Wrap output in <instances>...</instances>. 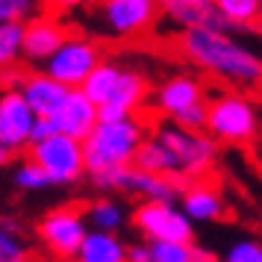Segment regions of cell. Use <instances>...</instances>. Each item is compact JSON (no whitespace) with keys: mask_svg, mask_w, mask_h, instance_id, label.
I'll list each match as a JSON object with an SVG mask.
<instances>
[{"mask_svg":"<svg viewBox=\"0 0 262 262\" xmlns=\"http://www.w3.org/2000/svg\"><path fill=\"white\" fill-rule=\"evenodd\" d=\"M177 50L186 62L236 92L262 89V53L218 27H186L177 36Z\"/></svg>","mask_w":262,"mask_h":262,"instance_id":"obj_1","label":"cell"},{"mask_svg":"<svg viewBox=\"0 0 262 262\" xmlns=\"http://www.w3.org/2000/svg\"><path fill=\"white\" fill-rule=\"evenodd\" d=\"M147 139V121L139 115L121 121H97V127L83 139L85 171H106V168L133 165L142 142Z\"/></svg>","mask_w":262,"mask_h":262,"instance_id":"obj_2","label":"cell"},{"mask_svg":"<svg viewBox=\"0 0 262 262\" xmlns=\"http://www.w3.org/2000/svg\"><path fill=\"white\" fill-rule=\"evenodd\" d=\"M150 136L171 154L177 180L191 183V180H203L212 174L218 162V142L206 130H186L174 121H159Z\"/></svg>","mask_w":262,"mask_h":262,"instance_id":"obj_3","label":"cell"},{"mask_svg":"<svg viewBox=\"0 0 262 262\" xmlns=\"http://www.w3.org/2000/svg\"><path fill=\"white\" fill-rule=\"evenodd\" d=\"M206 133L218 144H248L259 136V112L245 92H221L206 103Z\"/></svg>","mask_w":262,"mask_h":262,"instance_id":"obj_4","label":"cell"},{"mask_svg":"<svg viewBox=\"0 0 262 262\" xmlns=\"http://www.w3.org/2000/svg\"><path fill=\"white\" fill-rule=\"evenodd\" d=\"M30 156L50 183L56 186H68L85 174V154H83V142H77L71 136L53 133L45 142L30 144Z\"/></svg>","mask_w":262,"mask_h":262,"instance_id":"obj_5","label":"cell"},{"mask_svg":"<svg viewBox=\"0 0 262 262\" xmlns=\"http://www.w3.org/2000/svg\"><path fill=\"white\" fill-rule=\"evenodd\" d=\"M133 224L144 242H194V221L177 203L142 201L133 209Z\"/></svg>","mask_w":262,"mask_h":262,"instance_id":"obj_6","label":"cell"},{"mask_svg":"<svg viewBox=\"0 0 262 262\" xmlns=\"http://www.w3.org/2000/svg\"><path fill=\"white\" fill-rule=\"evenodd\" d=\"M156 0H100L97 21L112 38H142L159 21Z\"/></svg>","mask_w":262,"mask_h":262,"instance_id":"obj_7","label":"cell"},{"mask_svg":"<svg viewBox=\"0 0 262 262\" xmlns=\"http://www.w3.org/2000/svg\"><path fill=\"white\" fill-rule=\"evenodd\" d=\"M85 236H89V221L80 206L50 209L38 221V238L56 259H74Z\"/></svg>","mask_w":262,"mask_h":262,"instance_id":"obj_8","label":"cell"},{"mask_svg":"<svg viewBox=\"0 0 262 262\" xmlns=\"http://www.w3.org/2000/svg\"><path fill=\"white\" fill-rule=\"evenodd\" d=\"M100 62H103V53L97 48V41L85 36H68L59 45V50L48 59V74L68 89H80Z\"/></svg>","mask_w":262,"mask_h":262,"instance_id":"obj_9","label":"cell"},{"mask_svg":"<svg viewBox=\"0 0 262 262\" xmlns=\"http://www.w3.org/2000/svg\"><path fill=\"white\" fill-rule=\"evenodd\" d=\"M201 100H206V85L194 74H171L154 92V109L168 121H174L180 112H186Z\"/></svg>","mask_w":262,"mask_h":262,"instance_id":"obj_10","label":"cell"},{"mask_svg":"<svg viewBox=\"0 0 262 262\" xmlns=\"http://www.w3.org/2000/svg\"><path fill=\"white\" fill-rule=\"evenodd\" d=\"M36 124V112L27 106L21 92H6L0 95V144L9 150H21L30 144V133Z\"/></svg>","mask_w":262,"mask_h":262,"instance_id":"obj_11","label":"cell"},{"mask_svg":"<svg viewBox=\"0 0 262 262\" xmlns=\"http://www.w3.org/2000/svg\"><path fill=\"white\" fill-rule=\"evenodd\" d=\"M180 209L189 215L194 224H215L227 215V201L221 189L209 180H191L180 191Z\"/></svg>","mask_w":262,"mask_h":262,"instance_id":"obj_12","label":"cell"},{"mask_svg":"<svg viewBox=\"0 0 262 262\" xmlns=\"http://www.w3.org/2000/svg\"><path fill=\"white\" fill-rule=\"evenodd\" d=\"M50 118L56 124V133L83 142L85 136L97 127V106L80 92V89H71L68 97L62 100V106L56 109Z\"/></svg>","mask_w":262,"mask_h":262,"instance_id":"obj_13","label":"cell"},{"mask_svg":"<svg viewBox=\"0 0 262 262\" xmlns=\"http://www.w3.org/2000/svg\"><path fill=\"white\" fill-rule=\"evenodd\" d=\"M18 92L27 100V106L36 112V118H50L56 109L62 106V100L68 97V85H62L59 80H53L48 71L45 74H24L18 80Z\"/></svg>","mask_w":262,"mask_h":262,"instance_id":"obj_14","label":"cell"},{"mask_svg":"<svg viewBox=\"0 0 262 262\" xmlns=\"http://www.w3.org/2000/svg\"><path fill=\"white\" fill-rule=\"evenodd\" d=\"M65 38L68 30L56 18H36L24 27V56L30 62H48Z\"/></svg>","mask_w":262,"mask_h":262,"instance_id":"obj_15","label":"cell"},{"mask_svg":"<svg viewBox=\"0 0 262 262\" xmlns=\"http://www.w3.org/2000/svg\"><path fill=\"white\" fill-rule=\"evenodd\" d=\"M156 3H159V12L165 15L171 24L183 27V30L186 27H218V30H227L212 6H198L191 0H156Z\"/></svg>","mask_w":262,"mask_h":262,"instance_id":"obj_16","label":"cell"},{"mask_svg":"<svg viewBox=\"0 0 262 262\" xmlns=\"http://www.w3.org/2000/svg\"><path fill=\"white\" fill-rule=\"evenodd\" d=\"M74 262H127V245L121 242L118 233L89 230Z\"/></svg>","mask_w":262,"mask_h":262,"instance_id":"obj_17","label":"cell"},{"mask_svg":"<svg viewBox=\"0 0 262 262\" xmlns=\"http://www.w3.org/2000/svg\"><path fill=\"white\" fill-rule=\"evenodd\" d=\"M147 92H150V85H147V77H144L142 71H136V68H121L118 85H115V95L109 100V106H118V109H124V112L136 115V112L144 106ZM103 106H106V103H103Z\"/></svg>","mask_w":262,"mask_h":262,"instance_id":"obj_18","label":"cell"},{"mask_svg":"<svg viewBox=\"0 0 262 262\" xmlns=\"http://www.w3.org/2000/svg\"><path fill=\"white\" fill-rule=\"evenodd\" d=\"M118 77H121V65H118V62L103 59L95 71L85 77V83L80 85V92H83V95L95 103V106H103V103H109V100H112V95H115Z\"/></svg>","mask_w":262,"mask_h":262,"instance_id":"obj_19","label":"cell"},{"mask_svg":"<svg viewBox=\"0 0 262 262\" xmlns=\"http://www.w3.org/2000/svg\"><path fill=\"white\" fill-rule=\"evenodd\" d=\"M212 9L227 30H250L259 21L262 0H212Z\"/></svg>","mask_w":262,"mask_h":262,"instance_id":"obj_20","label":"cell"},{"mask_svg":"<svg viewBox=\"0 0 262 262\" xmlns=\"http://www.w3.org/2000/svg\"><path fill=\"white\" fill-rule=\"evenodd\" d=\"M150 262H209L212 253L194 242H147Z\"/></svg>","mask_w":262,"mask_h":262,"instance_id":"obj_21","label":"cell"},{"mask_svg":"<svg viewBox=\"0 0 262 262\" xmlns=\"http://www.w3.org/2000/svg\"><path fill=\"white\" fill-rule=\"evenodd\" d=\"M133 165L142 168V171H150V174H162V177H174L177 180V168H174V159L162 144L156 142L154 136H147L139 147V154L133 159Z\"/></svg>","mask_w":262,"mask_h":262,"instance_id":"obj_22","label":"cell"},{"mask_svg":"<svg viewBox=\"0 0 262 262\" xmlns=\"http://www.w3.org/2000/svg\"><path fill=\"white\" fill-rule=\"evenodd\" d=\"M85 221L95 230H103V233H118L124 221H127V209L121 206L118 201H109V198H100V201L89 203L85 209Z\"/></svg>","mask_w":262,"mask_h":262,"instance_id":"obj_23","label":"cell"},{"mask_svg":"<svg viewBox=\"0 0 262 262\" xmlns=\"http://www.w3.org/2000/svg\"><path fill=\"white\" fill-rule=\"evenodd\" d=\"M21 53H24V27L0 24V74L15 71Z\"/></svg>","mask_w":262,"mask_h":262,"instance_id":"obj_24","label":"cell"},{"mask_svg":"<svg viewBox=\"0 0 262 262\" xmlns=\"http://www.w3.org/2000/svg\"><path fill=\"white\" fill-rule=\"evenodd\" d=\"M0 262H33L27 242L21 238L18 227L9 221L0 224Z\"/></svg>","mask_w":262,"mask_h":262,"instance_id":"obj_25","label":"cell"},{"mask_svg":"<svg viewBox=\"0 0 262 262\" xmlns=\"http://www.w3.org/2000/svg\"><path fill=\"white\" fill-rule=\"evenodd\" d=\"M221 262H262V242L259 238H233L224 250V259Z\"/></svg>","mask_w":262,"mask_h":262,"instance_id":"obj_26","label":"cell"},{"mask_svg":"<svg viewBox=\"0 0 262 262\" xmlns=\"http://www.w3.org/2000/svg\"><path fill=\"white\" fill-rule=\"evenodd\" d=\"M38 9V0H0V24H21Z\"/></svg>","mask_w":262,"mask_h":262,"instance_id":"obj_27","label":"cell"},{"mask_svg":"<svg viewBox=\"0 0 262 262\" xmlns=\"http://www.w3.org/2000/svg\"><path fill=\"white\" fill-rule=\"evenodd\" d=\"M15 183L21 186V189H27V191H36V189H45V186H50V180H48V174L41 171V168L30 159V162H24V165L15 171Z\"/></svg>","mask_w":262,"mask_h":262,"instance_id":"obj_28","label":"cell"},{"mask_svg":"<svg viewBox=\"0 0 262 262\" xmlns=\"http://www.w3.org/2000/svg\"><path fill=\"white\" fill-rule=\"evenodd\" d=\"M206 103H209V97L201 100V103H194V106H189L186 112H180L174 118V124L186 127V130H206Z\"/></svg>","mask_w":262,"mask_h":262,"instance_id":"obj_29","label":"cell"},{"mask_svg":"<svg viewBox=\"0 0 262 262\" xmlns=\"http://www.w3.org/2000/svg\"><path fill=\"white\" fill-rule=\"evenodd\" d=\"M53 133H56V124H53V118H36V124H33V133H30V144L45 142V139H50Z\"/></svg>","mask_w":262,"mask_h":262,"instance_id":"obj_30","label":"cell"},{"mask_svg":"<svg viewBox=\"0 0 262 262\" xmlns=\"http://www.w3.org/2000/svg\"><path fill=\"white\" fill-rule=\"evenodd\" d=\"M85 3H95V0H53V6H59V9H77Z\"/></svg>","mask_w":262,"mask_h":262,"instance_id":"obj_31","label":"cell"},{"mask_svg":"<svg viewBox=\"0 0 262 262\" xmlns=\"http://www.w3.org/2000/svg\"><path fill=\"white\" fill-rule=\"evenodd\" d=\"M9 154H12V150H9V147H3V144H0V165H6V162H9Z\"/></svg>","mask_w":262,"mask_h":262,"instance_id":"obj_32","label":"cell"},{"mask_svg":"<svg viewBox=\"0 0 262 262\" xmlns=\"http://www.w3.org/2000/svg\"><path fill=\"white\" fill-rule=\"evenodd\" d=\"M191 3H198V6H212V0H191Z\"/></svg>","mask_w":262,"mask_h":262,"instance_id":"obj_33","label":"cell"},{"mask_svg":"<svg viewBox=\"0 0 262 262\" xmlns=\"http://www.w3.org/2000/svg\"><path fill=\"white\" fill-rule=\"evenodd\" d=\"M256 27H259V30H262V9H259V21H256Z\"/></svg>","mask_w":262,"mask_h":262,"instance_id":"obj_34","label":"cell"},{"mask_svg":"<svg viewBox=\"0 0 262 262\" xmlns=\"http://www.w3.org/2000/svg\"><path fill=\"white\" fill-rule=\"evenodd\" d=\"M209 262H221V259H209Z\"/></svg>","mask_w":262,"mask_h":262,"instance_id":"obj_35","label":"cell"}]
</instances>
